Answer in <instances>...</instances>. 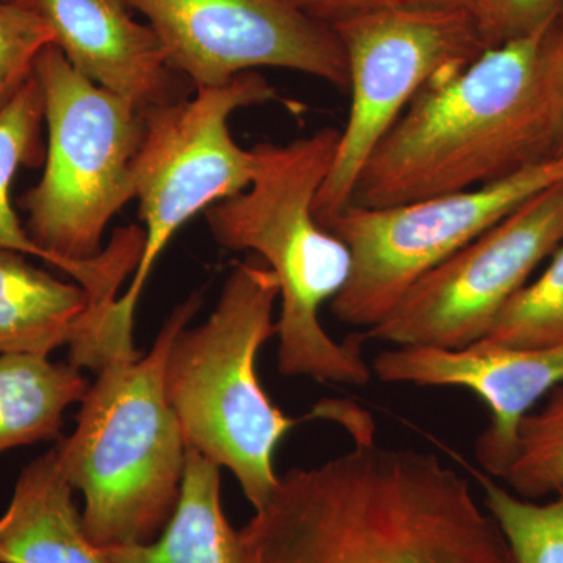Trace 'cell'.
<instances>
[{"label": "cell", "mask_w": 563, "mask_h": 563, "mask_svg": "<svg viewBox=\"0 0 563 563\" xmlns=\"http://www.w3.org/2000/svg\"><path fill=\"white\" fill-rule=\"evenodd\" d=\"M43 88L33 74L18 95L0 109V250L31 255L51 265L49 255L33 242L11 203V185L18 169L43 162Z\"/></svg>", "instance_id": "18"}, {"label": "cell", "mask_w": 563, "mask_h": 563, "mask_svg": "<svg viewBox=\"0 0 563 563\" xmlns=\"http://www.w3.org/2000/svg\"><path fill=\"white\" fill-rule=\"evenodd\" d=\"M296 9L321 24L333 27L352 18L383 11L415 9H466L476 16L479 0H288Z\"/></svg>", "instance_id": "24"}, {"label": "cell", "mask_w": 563, "mask_h": 563, "mask_svg": "<svg viewBox=\"0 0 563 563\" xmlns=\"http://www.w3.org/2000/svg\"><path fill=\"white\" fill-rule=\"evenodd\" d=\"M544 81L551 118V157L563 155V31L558 22L548 32L543 49Z\"/></svg>", "instance_id": "25"}, {"label": "cell", "mask_w": 563, "mask_h": 563, "mask_svg": "<svg viewBox=\"0 0 563 563\" xmlns=\"http://www.w3.org/2000/svg\"><path fill=\"white\" fill-rule=\"evenodd\" d=\"M90 384L70 363L36 355H0V455L57 439L66 409Z\"/></svg>", "instance_id": "17"}, {"label": "cell", "mask_w": 563, "mask_h": 563, "mask_svg": "<svg viewBox=\"0 0 563 563\" xmlns=\"http://www.w3.org/2000/svg\"><path fill=\"white\" fill-rule=\"evenodd\" d=\"M562 243L563 181L422 274L365 339L393 346H472Z\"/></svg>", "instance_id": "10"}, {"label": "cell", "mask_w": 563, "mask_h": 563, "mask_svg": "<svg viewBox=\"0 0 563 563\" xmlns=\"http://www.w3.org/2000/svg\"><path fill=\"white\" fill-rule=\"evenodd\" d=\"M477 343L499 347H548L563 343V243L551 255L544 272L510 299Z\"/></svg>", "instance_id": "21"}, {"label": "cell", "mask_w": 563, "mask_h": 563, "mask_svg": "<svg viewBox=\"0 0 563 563\" xmlns=\"http://www.w3.org/2000/svg\"><path fill=\"white\" fill-rule=\"evenodd\" d=\"M73 492L55 448L29 463L0 517V563H107Z\"/></svg>", "instance_id": "14"}, {"label": "cell", "mask_w": 563, "mask_h": 563, "mask_svg": "<svg viewBox=\"0 0 563 563\" xmlns=\"http://www.w3.org/2000/svg\"><path fill=\"white\" fill-rule=\"evenodd\" d=\"M550 31L487 47L426 85L369 154L351 206L388 209L426 201L550 158L543 70Z\"/></svg>", "instance_id": "2"}, {"label": "cell", "mask_w": 563, "mask_h": 563, "mask_svg": "<svg viewBox=\"0 0 563 563\" xmlns=\"http://www.w3.org/2000/svg\"><path fill=\"white\" fill-rule=\"evenodd\" d=\"M561 181L563 155L426 201L346 207L329 228L352 257L350 279L331 301L333 317L357 328L379 324L422 274Z\"/></svg>", "instance_id": "9"}, {"label": "cell", "mask_w": 563, "mask_h": 563, "mask_svg": "<svg viewBox=\"0 0 563 563\" xmlns=\"http://www.w3.org/2000/svg\"><path fill=\"white\" fill-rule=\"evenodd\" d=\"M332 31L346 55L351 109L314 199V217L325 229L351 206L369 154L418 92L487 49L476 16L457 7L365 14Z\"/></svg>", "instance_id": "8"}, {"label": "cell", "mask_w": 563, "mask_h": 563, "mask_svg": "<svg viewBox=\"0 0 563 563\" xmlns=\"http://www.w3.org/2000/svg\"><path fill=\"white\" fill-rule=\"evenodd\" d=\"M35 76L49 140L43 176L22 196L25 229L51 265L103 309L139 268L146 242L143 229L129 225L117 229L102 250L107 225L135 199L144 111L81 76L54 44L40 55Z\"/></svg>", "instance_id": "3"}, {"label": "cell", "mask_w": 563, "mask_h": 563, "mask_svg": "<svg viewBox=\"0 0 563 563\" xmlns=\"http://www.w3.org/2000/svg\"><path fill=\"white\" fill-rule=\"evenodd\" d=\"M340 131L321 129L287 144L252 147L255 172L246 190L206 210L211 235L225 250L252 251L279 282V372L320 383L368 384L365 333L339 343L320 321L350 279V247L314 217L318 191L331 172Z\"/></svg>", "instance_id": "4"}, {"label": "cell", "mask_w": 563, "mask_h": 563, "mask_svg": "<svg viewBox=\"0 0 563 563\" xmlns=\"http://www.w3.org/2000/svg\"><path fill=\"white\" fill-rule=\"evenodd\" d=\"M563 0H479L476 20L487 47L550 31Z\"/></svg>", "instance_id": "23"}, {"label": "cell", "mask_w": 563, "mask_h": 563, "mask_svg": "<svg viewBox=\"0 0 563 563\" xmlns=\"http://www.w3.org/2000/svg\"><path fill=\"white\" fill-rule=\"evenodd\" d=\"M55 46L54 33L18 0H0V109L32 79L36 62Z\"/></svg>", "instance_id": "22"}, {"label": "cell", "mask_w": 563, "mask_h": 563, "mask_svg": "<svg viewBox=\"0 0 563 563\" xmlns=\"http://www.w3.org/2000/svg\"><path fill=\"white\" fill-rule=\"evenodd\" d=\"M372 372L387 384L459 387L473 391L490 412L476 442L485 474L499 477L512 462L521 422L563 384V343L548 347L472 344L462 350L396 346L374 357Z\"/></svg>", "instance_id": "12"}, {"label": "cell", "mask_w": 563, "mask_h": 563, "mask_svg": "<svg viewBox=\"0 0 563 563\" xmlns=\"http://www.w3.org/2000/svg\"><path fill=\"white\" fill-rule=\"evenodd\" d=\"M49 25L66 60L98 87L150 110L179 101L176 70L157 33L129 0H18Z\"/></svg>", "instance_id": "13"}, {"label": "cell", "mask_w": 563, "mask_h": 563, "mask_svg": "<svg viewBox=\"0 0 563 563\" xmlns=\"http://www.w3.org/2000/svg\"><path fill=\"white\" fill-rule=\"evenodd\" d=\"M107 563H247L221 506V466L187 448L179 501L150 543L99 548Z\"/></svg>", "instance_id": "15"}, {"label": "cell", "mask_w": 563, "mask_h": 563, "mask_svg": "<svg viewBox=\"0 0 563 563\" xmlns=\"http://www.w3.org/2000/svg\"><path fill=\"white\" fill-rule=\"evenodd\" d=\"M254 512L240 529L247 563H514L466 477L373 439L282 474Z\"/></svg>", "instance_id": "1"}, {"label": "cell", "mask_w": 563, "mask_h": 563, "mask_svg": "<svg viewBox=\"0 0 563 563\" xmlns=\"http://www.w3.org/2000/svg\"><path fill=\"white\" fill-rule=\"evenodd\" d=\"M558 25L563 31V7H562V11H561V16H559Z\"/></svg>", "instance_id": "26"}, {"label": "cell", "mask_w": 563, "mask_h": 563, "mask_svg": "<svg viewBox=\"0 0 563 563\" xmlns=\"http://www.w3.org/2000/svg\"><path fill=\"white\" fill-rule=\"evenodd\" d=\"M274 101L279 95L273 85L252 70L221 87L199 88L192 99L144 110L133 174L146 242L129 290L109 309L118 331L133 332L141 291L181 225L250 187L254 150L233 140L229 120L236 110Z\"/></svg>", "instance_id": "7"}, {"label": "cell", "mask_w": 563, "mask_h": 563, "mask_svg": "<svg viewBox=\"0 0 563 563\" xmlns=\"http://www.w3.org/2000/svg\"><path fill=\"white\" fill-rule=\"evenodd\" d=\"M201 306L195 292L163 322L146 355L102 366L76 431L55 448L66 479L84 495L81 521L95 547L150 543L176 509L187 443L166 398L165 369Z\"/></svg>", "instance_id": "5"}, {"label": "cell", "mask_w": 563, "mask_h": 563, "mask_svg": "<svg viewBox=\"0 0 563 563\" xmlns=\"http://www.w3.org/2000/svg\"><path fill=\"white\" fill-rule=\"evenodd\" d=\"M157 33L169 65L196 88L258 68L296 70L347 91L339 36L288 0H129Z\"/></svg>", "instance_id": "11"}, {"label": "cell", "mask_w": 563, "mask_h": 563, "mask_svg": "<svg viewBox=\"0 0 563 563\" xmlns=\"http://www.w3.org/2000/svg\"><path fill=\"white\" fill-rule=\"evenodd\" d=\"M501 481L531 501L563 492V384L521 422L512 462Z\"/></svg>", "instance_id": "20"}, {"label": "cell", "mask_w": 563, "mask_h": 563, "mask_svg": "<svg viewBox=\"0 0 563 563\" xmlns=\"http://www.w3.org/2000/svg\"><path fill=\"white\" fill-rule=\"evenodd\" d=\"M92 309L90 292L0 250V355L49 357L76 342Z\"/></svg>", "instance_id": "16"}, {"label": "cell", "mask_w": 563, "mask_h": 563, "mask_svg": "<svg viewBox=\"0 0 563 563\" xmlns=\"http://www.w3.org/2000/svg\"><path fill=\"white\" fill-rule=\"evenodd\" d=\"M483 504L501 531L514 563H563V492L550 501L520 498L488 474H477Z\"/></svg>", "instance_id": "19"}, {"label": "cell", "mask_w": 563, "mask_h": 563, "mask_svg": "<svg viewBox=\"0 0 563 563\" xmlns=\"http://www.w3.org/2000/svg\"><path fill=\"white\" fill-rule=\"evenodd\" d=\"M277 299L279 282L262 258L240 262L213 313L179 333L165 369L166 398L187 448L225 466L254 510L279 481L277 446L302 421L274 406L255 372L258 351L277 335Z\"/></svg>", "instance_id": "6"}]
</instances>
